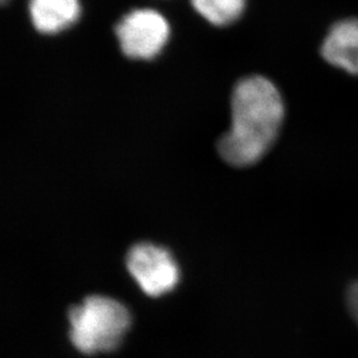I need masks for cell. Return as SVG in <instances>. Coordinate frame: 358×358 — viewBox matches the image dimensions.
<instances>
[{
    "label": "cell",
    "mask_w": 358,
    "mask_h": 358,
    "mask_svg": "<svg viewBox=\"0 0 358 358\" xmlns=\"http://www.w3.org/2000/svg\"><path fill=\"white\" fill-rule=\"evenodd\" d=\"M246 0H192L194 8L216 26H227L239 19Z\"/></svg>",
    "instance_id": "cell-7"
},
{
    "label": "cell",
    "mask_w": 358,
    "mask_h": 358,
    "mask_svg": "<svg viewBox=\"0 0 358 358\" xmlns=\"http://www.w3.org/2000/svg\"><path fill=\"white\" fill-rule=\"evenodd\" d=\"M321 55L329 64L358 76V19L335 24L324 38Z\"/></svg>",
    "instance_id": "cell-5"
},
{
    "label": "cell",
    "mask_w": 358,
    "mask_h": 358,
    "mask_svg": "<svg viewBox=\"0 0 358 358\" xmlns=\"http://www.w3.org/2000/svg\"><path fill=\"white\" fill-rule=\"evenodd\" d=\"M6 1H8V0H1V3H5Z\"/></svg>",
    "instance_id": "cell-9"
},
{
    "label": "cell",
    "mask_w": 358,
    "mask_h": 358,
    "mask_svg": "<svg viewBox=\"0 0 358 358\" xmlns=\"http://www.w3.org/2000/svg\"><path fill=\"white\" fill-rule=\"evenodd\" d=\"M68 319L71 345L88 356L116 350L131 324L127 306L101 294H91L71 306Z\"/></svg>",
    "instance_id": "cell-2"
},
{
    "label": "cell",
    "mask_w": 358,
    "mask_h": 358,
    "mask_svg": "<svg viewBox=\"0 0 358 358\" xmlns=\"http://www.w3.org/2000/svg\"><path fill=\"white\" fill-rule=\"evenodd\" d=\"M116 36L125 56L151 59L159 54L169 40V26L157 10H135L116 24Z\"/></svg>",
    "instance_id": "cell-4"
},
{
    "label": "cell",
    "mask_w": 358,
    "mask_h": 358,
    "mask_svg": "<svg viewBox=\"0 0 358 358\" xmlns=\"http://www.w3.org/2000/svg\"><path fill=\"white\" fill-rule=\"evenodd\" d=\"M347 301H348L349 311L352 313V318L355 319L358 324V280L349 287L347 294Z\"/></svg>",
    "instance_id": "cell-8"
},
{
    "label": "cell",
    "mask_w": 358,
    "mask_h": 358,
    "mask_svg": "<svg viewBox=\"0 0 358 358\" xmlns=\"http://www.w3.org/2000/svg\"><path fill=\"white\" fill-rule=\"evenodd\" d=\"M29 14L38 31L55 34L78 20L80 5L79 0H31Z\"/></svg>",
    "instance_id": "cell-6"
},
{
    "label": "cell",
    "mask_w": 358,
    "mask_h": 358,
    "mask_svg": "<svg viewBox=\"0 0 358 358\" xmlns=\"http://www.w3.org/2000/svg\"><path fill=\"white\" fill-rule=\"evenodd\" d=\"M125 267L149 297L158 298L176 289L180 280L179 264L171 250L156 243H137L125 257Z\"/></svg>",
    "instance_id": "cell-3"
},
{
    "label": "cell",
    "mask_w": 358,
    "mask_h": 358,
    "mask_svg": "<svg viewBox=\"0 0 358 358\" xmlns=\"http://www.w3.org/2000/svg\"><path fill=\"white\" fill-rule=\"evenodd\" d=\"M231 110L232 125L218 139V153L229 165H254L278 138L284 119L283 99L271 80L252 76L234 86Z\"/></svg>",
    "instance_id": "cell-1"
}]
</instances>
